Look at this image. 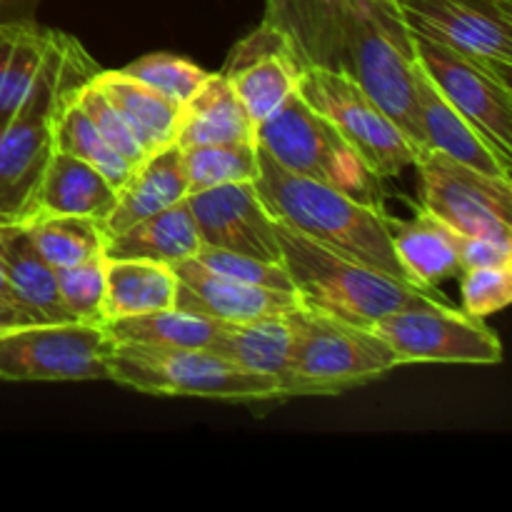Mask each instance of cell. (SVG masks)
Masks as SVG:
<instances>
[{
  "label": "cell",
  "instance_id": "15",
  "mask_svg": "<svg viewBox=\"0 0 512 512\" xmlns=\"http://www.w3.org/2000/svg\"><path fill=\"white\" fill-rule=\"evenodd\" d=\"M225 80L243 103L245 113L255 125L275 113L298 88L300 65L290 55L283 35L260 20L225 60Z\"/></svg>",
  "mask_w": 512,
  "mask_h": 512
},
{
  "label": "cell",
  "instance_id": "30",
  "mask_svg": "<svg viewBox=\"0 0 512 512\" xmlns=\"http://www.w3.org/2000/svg\"><path fill=\"white\" fill-rule=\"evenodd\" d=\"M188 178V195L228 183H255L258 178V145L255 140L210 143L180 150Z\"/></svg>",
  "mask_w": 512,
  "mask_h": 512
},
{
  "label": "cell",
  "instance_id": "41",
  "mask_svg": "<svg viewBox=\"0 0 512 512\" xmlns=\"http://www.w3.org/2000/svg\"><path fill=\"white\" fill-rule=\"evenodd\" d=\"M0 220H3V218H0Z\"/></svg>",
  "mask_w": 512,
  "mask_h": 512
},
{
  "label": "cell",
  "instance_id": "27",
  "mask_svg": "<svg viewBox=\"0 0 512 512\" xmlns=\"http://www.w3.org/2000/svg\"><path fill=\"white\" fill-rule=\"evenodd\" d=\"M175 293H178V275L173 265L153 263V260H108L105 323L175 308Z\"/></svg>",
  "mask_w": 512,
  "mask_h": 512
},
{
  "label": "cell",
  "instance_id": "6",
  "mask_svg": "<svg viewBox=\"0 0 512 512\" xmlns=\"http://www.w3.org/2000/svg\"><path fill=\"white\" fill-rule=\"evenodd\" d=\"M108 380L160 398H205L228 403L283 400L273 378L250 373L208 348L118 343L110 355Z\"/></svg>",
  "mask_w": 512,
  "mask_h": 512
},
{
  "label": "cell",
  "instance_id": "34",
  "mask_svg": "<svg viewBox=\"0 0 512 512\" xmlns=\"http://www.w3.org/2000/svg\"><path fill=\"white\" fill-rule=\"evenodd\" d=\"M195 260H198L203 268L213 270V273L218 275H225V278L230 280H238V283L295 293L293 280H290L288 270H285L283 263H270V260L233 253V250L210 248V245H200V250L195 253Z\"/></svg>",
  "mask_w": 512,
  "mask_h": 512
},
{
  "label": "cell",
  "instance_id": "14",
  "mask_svg": "<svg viewBox=\"0 0 512 512\" xmlns=\"http://www.w3.org/2000/svg\"><path fill=\"white\" fill-rule=\"evenodd\" d=\"M203 245L283 263L278 223L270 218L253 183H228L188 195Z\"/></svg>",
  "mask_w": 512,
  "mask_h": 512
},
{
  "label": "cell",
  "instance_id": "20",
  "mask_svg": "<svg viewBox=\"0 0 512 512\" xmlns=\"http://www.w3.org/2000/svg\"><path fill=\"white\" fill-rule=\"evenodd\" d=\"M115 198H118V188H113L98 168L55 148L35 188L28 218L85 215V218L103 220L115 205Z\"/></svg>",
  "mask_w": 512,
  "mask_h": 512
},
{
  "label": "cell",
  "instance_id": "33",
  "mask_svg": "<svg viewBox=\"0 0 512 512\" xmlns=\"http://www.w3.org/2000/svg\"><path fill=\"white\" fill-rule=\"evenodd\" d=\"M123 70L178 105L193 98V93H198L200 85L210 78L208 70L173 53H148L125 65Z\"/></svg>",
  "mask_w": 512,
  "mask_h": 512
},
{
  "label": "cell",
  "instance_id": "11",
  "mask_svg": "<svg viewBox=\"0 0 512 512\" xmlns=\"http://www.w3.org/2000/svg\"><path fill=\"white\" fill-rule=\"evenodd\" d=\"M413 168L420 175L423 210L458 235L512 243V178L488 175L430 148Z\"/></svg>",
  "mask_w": 512,
  "mask_h": 512
},
{
  "label": "cell",
  "instance_id": "28",
  "mask_svg": "<svg viewBox=\"0 0 512 512\" xmlns=\"http://www.w3.org/2000/svg\"><path fill=\"white\" fill-rule=\"evenodd\" d=\"M115 343H138V345H170V348H208L223 335L225 323L203 318V315L185 313V310L170 308L158 313L130 315L105 323Z\"/></svg>",
  "mask_w": 512,
  "mask_h": 512
},
{
  "label": "cell",
  "instance_id": "1",
  "mask_svg": "<svg viewBox=\"0 0 512 512\" xmlns=\"http://www.w3.org/2000/svg\"><path fill=\"white\" fill-rule=\"evenodd\" d=\"M263 20L298 65L353 78L425 150L413 35L395 0H265Z\"/></svg>",
  "mask_w": 512,
  "mask_h": 512
},
{
  "label": "cell",
  "instance_id": "12",
  "mask_svg": "<svg viewBox=\"0 0 512 512\" xmlns=\"http://www.w3.org/2000/svg\"><path fill=\"white\" fill-rule=\"evenodd\" d=\"M410 33L468 55L512 85V0H395Z\"/></svg>",
  "mask_w": 512,
  "mask_h": 512
},
{
  "label": "cell",
  "instance_id": "21",
  "mask_svg": "<svg viewBox=\"0 0 512 512\" xmlns=\"http://www.w3.org/2000/svg\"><path fill=\"white\" fill-rule=\"evenodd\" d=\"M200 245L203 240L188 200H180L120 233L108 235L103 255L108 260H153V263L178 265L195 258Z\"/></svg>",
  "mask_w": 512,
  "mask_h": 512
},
{
  "label": "cell",
  "instance_id": "26",
  "mask_svg": "<svg viewBox=\"0 0 512 512\" xmlns=\"http://www.w3.org/2000/svg\"><path fill=\"white\" fill-rule=\"evenodd\" d=\"M213 353L223 355L225 360L250 373L273 378L283 393V400L288 398L290 353H293V325L288 315L253 320V323H225Z\"/></svg>",
  "mask_w": 512,
  "mask_h": 512
},
{
  "label": "cell",
  "instance_id": "29",
  "mask_svg": "<svg viewBox=\"0 0 512 512\" xmlns=\"http://www.w3.org/2000/svg\"><path fill=\"white\" fill-rule=\"evenodd\" d=\"M35 250L55 270L95 258L105 248L100 220L85 215H35L23 220Z\"/></svg>",
  "mask_w": 512,
  "mask_h": 512
},
{
  "label": "cell",
  "instance_id": "24",
  "mask_svg": "<svg viewBox=\"0 0 512 512\" xmlns=\"http://www.w3.org/2000/svg\"><path fill=\"white\" fill-rule=\"evenodd\" d=\"M90 83L120 110L133 133L138 135L145 153L175 143L180 123V105L160 95L143 80L133 78L125 70H95Z\"/></svg>",
  "mask_w": 512,
  "mask_h": 512
},
{
  "label": "cell",
  "instance_id": "13",
  "mask_svg": "<svg viewBox=\"0 0 512 512\" xmlns=\"http://www.w3.org/2000/svg\"><path fill=\"white\" fill-rule=\"evenodd\" d=\"M413 35L415 60L443 93V98L470 120L488 143L512 163V85L468 55Z\"/></svg>",
  "mask_w": 512,
  "mask_h": 512
},
{
  "label": "cell",
  "instance_id": "19",
  "mask_svg": "<svg viewBox=\"0 0 512 512\" xmlns=\"http://www.w3.org/2000/svg\"><path fill=\"white\" fill-rule=\"evenodd\" d=\"M388 225L395 258L410 285L430 293L460 275V235L433 213L420 208V213L408 220L388 215Z\"/></svg>",
  "mask_w": 512,
  "mask_h": 512
},
{
  "label": "cell",
  "instance_id": "39",
  "mask_svg": "<svg viewBox=\"0 0 512 512\" xmlns=\"http://www.w3.org/2000/svg\"><path fill=\"white\" fill-rule=\"evenodd\" d=\"M33 323H40L33 313H28V310L20 308V305L10 303V300L0 298V333H3V330L23 328V325H33Z\"/></svg>",
  "mask_w": 512,
  "mask_h": 512
},
{
  "label": "cell",
  "instance_id": "35",
  "mask_svg": "<svg viewBox=\"0 0 512 512\" xmlns=\"http://www.w3.org/2000/svg\"><path fill=\"white\" fill-rule=\"evenodd\" d=\"M75 100L80 103V108L88 113V118L93 120L98 133L103 135L105 143L115 150L118 155H123L130 165H138L145 160V148L140 145L138 135L133 133V128L128 125V120L120 115V110L95 88L93 83H83L75 90Z\"/></svg>",
  "mask_w": 512,
  "mask_h": 512
},
{
  "label": "cell",
  "instance_id": "25",
  "mask_svg": "<svg viewBox=\"0 0 512 512\" xmlns=\"http://www.w3.org/2000/svg\"><path fill=\"white\" fill-rule=\"evenodd\" d=\"M58 38L60 30L43 28L38 20L0 23V123L25 103Z\"/></svg>",
  "mask_w": 512,
  "mask_h": 512
},
{
  "label": "cell",
  "instance_id": "3",
  "mask_svg": "<svg viewBox=\"0 0 512 512\" xmlns=\"http://www.w3.org/2000/svg\"><path fill=\"white\" fill-rule=\"evenodd\" d=\"M98 70L88 50L60 30V38L25 103L0 123V218L23 223L35 188L55 150V125L75 88Z\"/></svg>",
  "mask_w": 512,
  "mask_h": 512
},
{
  "label": "cell",
  "instance_id": "2",
  "mask_svg": "<svg viewBox=\"0 0 512 512\" xmlns=\"http://www.w3.org/2000/svg\"><path fill=\"white\" fill-rule=\"evenodd\" d=\"M253 185L275 223L390 278L405 280L395 258L385 210L358 203L330 185L288 173L260 148L258 178Z\"/></svg>",
  "mask_w": 512,
  "mask_h": 512
},
{
  "label": "cell",
  "instance_id": "16",
  "mask_svg": "<svg viewBox=\"0 0 512 512\" xmlns=\"http://www.w3.org/2000/svg\"><path fill=\"white\" fill-rule=\"evenodd\" d=\"M178 275L175 308L203 315L218 323H253L265 318H285L300 308L298 293L238 283L203 268L195 258L173 265Z\"/></svg>",
  "mask_w": 512,
  "mask_h": 512
},
{
  "label": "cell",
  "instance_id": "5",
  "mask_svg": "<svg viewBox=\"0 0 512 512\" xmlns=\"http://www.w3.org/2000/svg\"><path fill=\"white\" fill-rule=\"evenodd\" d=\"M288 318L293 325L288 398L343 395L403 368L398 353L373 328L303 305Z\"/></svg>",
  "mask_w": 512,
  "mask_h": 512
},
{
  "label": "cell",
  "instance_id": "4",
  "mask_svg": "<svg viewBox=\"0 0 512 512\" xmlns=\"http://www.w3.org/2000/svg\"><path fill=\"white\" fill-rule=\"evenodd\" d=\"M278 240L283 265L303 308L373 328L385 315L428 298L415 285L323 248L280 223Z\"/></svg>",
  "mask_w": 512,
  "mask_h": 512
},
{
  "label": "cell",
  "instance_id": "31",
  "mask_svg": "<svg viewBox=\"0 0 512 512\" xmlns=\"http://www.w3.org/2000/svg\"><path fill=\"white\" fill-rule=\"evenodd\" d=\"M78 90V88H75ZM55 148L65 150V153L75 155V158L85 160L93 168H98L105 178L110 180L113 188H123L125 180L130 178V173L135 170V165H130L123 155L115 153L108 143H105L103 135L98 133L93 120L88 118L80 103L75 100V93L70 95L68 103L63 105L58 115V125H55Z\"/></svg>",
  "mask_w": 512,
  "mask_h": 512
},
{
  "label": "cell",
  "instance_id": "32",
  "mask_svg": "<svg viewBox=\"0 0 512 512\" xmlns=\"http://www.w3.org/2000/svg\"><path fill=\"white\" fill-rule=\"evenodd\" d=\"M105 255L55 270L63 308L73 323L105 325Z\"/></svg>",
  "mask_w": 512,
  "mask_h": 512
},
{
  "label": "cell",
  "instance_id": "36",
  "mask_svg": "<svg viewBox=\"0 0 512 512\" xmlns=\"http://www.w3.org/2000/svg\"><path fill=\"white\" fill-rule=\"evenodd\" d=\"M460 298L465 313L488 318L512 303V265H488L460 273Z\"/></svg>",
  "mask_w": 512,
  "mask_h": 512
},
{
  "label": "cell",
  "instance_id": "10",
  "mask_svg": "<svg viewBox=\"0 0 512 512\" xmlns=\"http://www.w3.org/2000/svg\"><path fill=\"white\" fill-rule=\"evenodd\" d=\"M373 330L398 353L403 365L503 363V343L483 318L438 303L430 295L380 318Z\"/></svg>",
  "mask_w": 512,
  "mask_h": 512
},
{
  "label": "cell",
  "instance_id": "7",
  "mask_svg": "<svg viewBox=\"0 0 512 512\" xmlns=\"http://www.w3.org/2000/svg\"><path fill=\"white\" fill-rule=\"evenodd\" d=\"M255 145L288 173L330 185L358 203L385 210L383 178H378L343 133L298 93L255 125Z\"/></svg>",
  "mask_w": 512,
  "mask_h": 512
},
{
  "label": "cell",
  "instance_id": "23",
  "mask_svg": "<svg viewBox=\"0 0 512 512\" xmlns=\"http://www.w3.org/2000/svg\"><path fill=\"white\" fill-rule=\"evenodd\" d=\"M255 140V123L223 73H210L193 98L180 105L175 145L180 150L210 143Z\"/></svg>",
  "mask_w": 512,
  "mask_h": 512
},
{
  "label": "cell",
  "instance_id": "18",
  "mask_svg": "<svg viewBox=\"0 0 512 512\" xmlns=\"http://www.w3.org/2000/svg\"><path fill=\"white\" fill-rule=\"evenodd\" d=\"M188 198V178L183 170V153L175 143L163 145L135 165L130 178L118 190L115 205L100 220L105 238L150 218L170 205Z\"/></svg>",
  "mask_w": 512,
  "mask_h": 512
},
{
  "label": "cell",
  "instance_id": "17",
  "mask_svg": "<svg viewBox=\"0 0 512 512\" xmlns=\"http://www.w3.org/2000/svg\"><path fill=\"white\" fill-rule=\"evenodd\" d=\"M415 85H418V115L425 150H438V153L475 170L510 178V160H505L488 143V138L443 98V93L435 88V83L423 73L420 65L415 73Z\"/></svg>",
  "mask_w": 512,
  "mask_h": 512
},
{
  "label": "cell",
  "instance_id": "22",
  "mask_svg": "<svg viewBox=\"0 0 512 512\" xmlns=\"http://www.w3.org/2000/svg\"><path fill=\"white\" fill-rule=\"evenodd\" d=\"M0 255L10 290L25 310H30L40 323H73L60 300L55 268L35 250L23 223H0Z\"/></svg>",
  "mask_w": 512,
  "mask_h": 512
},
{
  "label": "cell",
  "instance_id": "37",
  "mask_svg": "<svg viewBox=\"0 0 512 512\" xmlns=\"http://www.w3.org/2000/svg\"><path fill=\"white\" fill-rule=\"evenodd\" d=\"M488 265H512V243L478 235H460V273Z\"/></svg>",
  "mask_w": 512,
  "mask_h": 512
},
{
  "label": "cell",
  "instance_id": "9",
  "mask_svg": "<svg viewBox=\"0 0 512 512\" xmlns=\"http://www.w3.org/2000/svg\"><path fill=\"white\" fill-rule=\"evenodd\" d=\"M115 340L105 325L33 323L0 333V380H108Z\"/></svg>",
  "mask_w": 512,
  "mask_h": 512
},
{
  "label": "cell",
  "instance_id": "40",
  "mask_svg": "<svg viewBox=\"0 0 512 512\" xmlns=\"http://www.w3.org/2000/svg\"><path fill=\"white\" fill-rule=\"evenodd\" d=\"M0 223H3V220H0ZM0 298H3V300H10V303H15V305H20V303H18V300H15L13 290H10V283H8V275H5L3 255H0ZM20 308H23V305H20ZM28 313H30V310H28Z\"/></svg>",
  "mask_w": 512,
  "mask_h": 512
},
{
  "label": "cell",
  "instance_id": "38",
  "mask_svg": "<svg viewBox=\"0 0 512 512\" xmlns=\"http://www.w3.org/2000/svg\"><path fill=\"white\" fill-rule=\"evenodd\" d=\"M40 0H0V23H28L35 20Z\"/></svg>",
  "mask_w": 512,
  "mask_h": 512
},
{
  "label": "cell",
  "instance_id": "8",
  "mask_svg": "<svg viewBox=\"0 0 512 512\" xmlns=\"http://www.w3.org/2000/svg\"><path fill=\"white\" fill-rule=\"evenodd\" d=\"M295 93L343 133L378 178H398L423 153L348 75L303 65Z\"/></svg>",
  "mask_w": 512,
  "mask_h": 512
}]
</instances>
